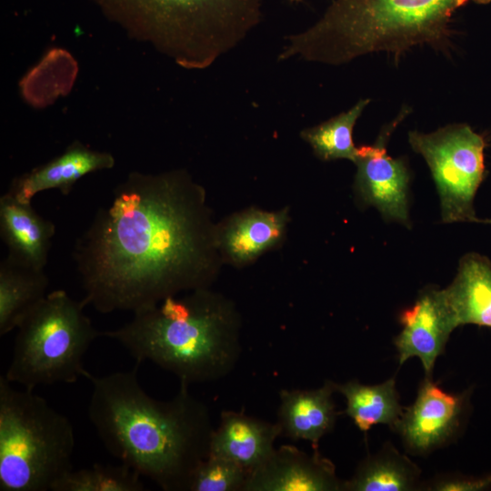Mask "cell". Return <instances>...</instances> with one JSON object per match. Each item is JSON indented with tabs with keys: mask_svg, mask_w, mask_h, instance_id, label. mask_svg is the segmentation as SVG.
Returning <instances> with one entry per match:
<instances>
[{
	"mask_svg": "<svg viewBox=\"0 0 491 491\" xmlns=\"http://www.w3.org/2000/svg\"><path fill=\"white\" fill-rule=\"evenodd\" d=\"M399 320L403 328L394 340L399 364L417 357L426 376L432 377L436 361L456 328L442 289L423 290L415 304L402 312Z\"/></svg>",
	"mask_w": 491,
	"mask_h": 491,
	"instance_id": "11",
	"label": "cell"
},
{
	"mask_svg": "<svg viewBox=\"0 0 491 491\" xmlns=\"http://www.w3.org/2000/svg\"><path fill=\"white\" fill-rule=\"evenodd\" d=\"M408 141L430 168L440 197L442 221L480 223L473 203L486 175L485 138L469 125L458 124L429 134L410 131Z\"/></svg>",
	"mask_w": 491,
	"mask_h": 491,
	"instance_id": "8",
	"label": "cell"
},
{
	"mask_svg": "<svg viewBox=\"0 0 491 491\" xmlns=\"http://www.w3.org/2000/svg\"><path fill=\"white\" fill-rule=\"evenodd\" d=\"M212 246L203 191L185 171H132L74 246L83 300L135 313L205 288Z\"/></svg>",
	"mask_w": 491,
	"mask_h": 491,
	"instance_id": "1",
	"label": "cell"
},
{
	"mask_svg": "<svg viewBox=\"0 0 491 491\" xmlns=\"http://www.w3.org/2000/svg\"><path fill=\"white\" fill-rule=\"evenodd\" d=\"M436 491H479L491 487V474L474 477L459 474H445L436 476L426 486Z\"/></svg>",
	"mask_w": 491,
	"mask_h": 491,
	"instance_id": "26",
	"label": "cell"
},
{
	"mask_svg": "<svg viewBox=\"0 0 491 491\" xmlns=\"http://www.w3.org/2000/svg\"><path fill=\"white\" fill-rule=\"evenodd\" d=\"M342 485L335 465L317 449L309 455L284 445L248 474L243 491H342Z\"/></svg>",
	"mask_w": 491,
	"mask_h": 491,
	"instance_id": "12",
	"label": "cell"
},
{
	"mask_svg": "<svg viewBox=\"0 0 491 491\" xmlns=\"http://www.w3.org/2000/svg\"><path fill=\"white\" fill-rule=\"evenodd\" d=\"M0 377V490L48 491L73 470L70 420L34 390Z\"/></svg>",
	"mask_w": 491,
	"mask_h": 491,
	"instance_id": "6",
	"label": "cell"
},
{
	"mask_svg": "<svg viewBox=\"0 0 491 491\" xmlns=\"http://www.w3.org/2000/svg\"><path fill=\"white\" fill-rule=\"evenodd\" d=\"M85 306L65 290L48 293L17 326L5 378L28 390L86 378L83 359L102 332L85 314Z\"/></svg>",
	"mask_w": 491,
	"mask_h": 491,
	"instance_id": "7",
	"label": "cell"
},
{
	"mask_svg": "<svg viewBox=\"0 0 491 491\" xmlns=\"http://www.w3.org/2000/svg\"><path fill=\"white\" fill-rule=\"evenodd\" d=\"M115 163L112 154L75 140L59 155L14 178L7 193L24 203H31L36 194L49 189L67 195L78 180L90 173L110 169Z\"/></svg>",
	"mask_w": 491,
	"mask_h": 491,
	"instance_id": "13",
	"label": "cell"
},
{
	"mask_svg": "<svg viewBox=\"0 0 491 491\" xmlns=\"http://www.w3.org/2000/svg\"><path fill=\"white\" fill-rule=\"evenodd\" d=\"M281 435L277 423L242 412L223 411L212 435L209 456L231 460L249 474L273 453Z\"/></svg>",
	"mask_w": 491,
	"mask_h": 491,
	"instance_id": "15",
	"label": "cell"
},
{
	"mask_svg": "<svg viewBox=\"0 0 491 491\" xmlns=\"http://www.w3.org/2000/svg\"><path fill=\"white\" fill-rule=\"evenodd\" d=\"M247 476L238 464L208 456L194 472L188 491H243Z\"/></svg>",
	"mask_w": 491,
	"mask_h": 491,
	"instance_id": "25",
	"label": "cell"
},
{
	"mask_svg": "<svg viewBox=\"0 0 491 491\" xmlns=\"http://www.w3.org/2000/svg\"><path fill=\"white\" fill-rule=\"evenodd\" d=\"M334 386L336 392L344 396L345 412L360 431L366 432L376 425H386L396 430L405 408L400 404L394 377L377 385L350 380L334 382Z\"/></svg>",
	"mask_w": 491,
	"mask_h": 491,
	"instance_id": "19",
	"label": "cell"
},
{
	"mask_svg": "<svg viewBox=\"0 0 491 491\" xmlns=\"http://www.w3.org/2000/svg\"><path fill=\"white\" fill-rule=\"evenodd\" d=\"M334 392L330 380L316 389H282L276 421L282 435L293 441H309L317 449L321 438L334 429L336 422Z\"/></svg>",
	"mask_w": 491,
	"mask_h": 491,
	"instance_id": "16",
	"label": "cell"
},
{
	"mask_svg": "<svg viewBox=\"0 0 491 491\" xmlns=\"http://www.w3.org/2000/svg\"><path fill=\"white\" fill-rule=\"evenodd\" d=\"M142 476L121 463L95 464L91 467L72 470L53 487L52 491H143Z\"/></svg>",
	"mask_w": 491,
	"mask_h": 491,
	"instance_id": "24",
	"label": "cell"
},
{
	"mask_svg": "<svg viewBox=\"0 0 491 491\" xmlns=\"http://www.w3.org/2000/svg\"><path fill=\"white\" fill-rule=\"evenodd\" d=\"M420 468L396 448L386 443L364 458L351 478L343 481L342 491H409L420 483Z\"/></svg>",
	"mask_w": 491,
	"mask_h": 491,
	"instance_id": "20",
	"label": "cell"
},
{
	"mask_svg": "<svg viewBox=\"0 0 491 491\" xmlns=\"http://www.w3.org/2000/svg\"><path fill=\"white\" fill-rule=\"evenodd\" d=\"M78 73L77 62L65 49L50 48L19 81L23 99L41 109L66 96Z\"/></svg>",
	"mask_w": 491,
	"mask_h": 491,
	"instance_id": "21",
	"label": "cell"
},
{
	"mask_svg": "<svg viewBox=\"0 0 491 491\" xmlns=\"http://www.w3.org/2000/svg\"><path fill=\"white\" fill-rule=\"evenodd\" d=\"M467 402L468 394L446 392L426 376L395 430L406 450L423 456L449 444L462 427Z\"/></svg>",
	"mask_w": 491,
	"mask_h": 491,
	"instance_id": "10",
	"label": "cell"
},
{
	"mask_svg": "<svg viewBox=\"0 0 491 491\" xmlns=\"http://www.w3.org/2000/svg\"><path fill=\"white\" fill-rule=\"evenodd\" d=\"M491 0H333L319 20L287 37L279 60L299 56L338 65L361 55L386 52L396 62L406 50L450 43L451 22L469 3Z\"/></svg>",
	"mask_w": 491,
	"mask_h": 491,
	"instance_id": "4",
	"label": "cell"
},
{
	"mask_svg": "<svg viewBox=\"0 0 491 491\" xmlns=\"http://www.w3.org/2000/svg\"><path fill=\"white\" fill-rule=\"evenodd\" d=\"M442 291L456 327H491V262L486 256L465 255L455 279Z\"/></svg>",
	"mask_w": 491,
	"mask_h": 491,
	"instance_id": "17",
	"label": "cell"
},
{
	"mask_svg": "<svg viewBox=\"0 0 491 491\" xmlns=\"http://www.w3.org/2000/svg\"><path fill=\"white\" fill-rule=\"evenodd\" d=\"M291 2H299L301 0H290Z\"/></svg>",
	"mask_w": 491,
	"mask_h": 491,
	"instance_id": "28",
	"label": "cell"
},
{
	"mask_svg": "<svg viewBox=\"0 0 491 491\" xmlns=\"http://www.w3.org/2000/svg\"><path fill=\"white\" fill-rule=\"evenodd\" d=\"M369 102L370 99H360L348 111L303 130L302 138L310 144L316 155L323 160L348 159L355 163L357 147L353 142V129Z\"/></svg>",
	"mask_w": 491,
	"mask_h": 491,
	"instance_id": "23",
	"label": "cell"
},
{
	"mask_svg": "<svg viewBox=\"0 0 491 491\" xmlns=\"http://www.w3.org/2000/svg\"><path fill=\"white\" fill-rule=\"evenodd\" d=\"M141 364L104 376L88 374L87 414L107 451L165 491H188L208 457L214 432L209 407L180 387L169 400L149 396L138 381Z\"/></svg>",
	"mask_w": 491,
	"mask_h": 491,
	"instance_id": "2",
	"label": "cell"
},
{
	"mask_svg": "<svg viewBox=\"0 0 491 491\" xmlns=\"http://www.w3.org/2000/svg\"><path fill=\"white\" fill-rule=\"evenodd\" d=\"M133 314L128 323L102 336L118 342L136 363L151 361L182 383L223 378L240 358L237 315L205 288L168 296Z\"/></svg>",
	"mask_w": 491,
	"mask_h": 491,
	"instance_id": "3",
	"label": "cell"
},
{
	"mask_svg": "<svg viewBox=\"0 0 491 491\" xmlns=\"http://www.w3.org/2000/svg\"><path fill=\"white\" fill-rule=\"evenodd\" d=\"M407 113V108H403L373 145L357 147L355 187L363 202L376 207L385 218L408 226L409 171L406 161L388 155L386 147L393 130Z\"/></svg>",
	"mask_w": 491,
	"mask_h": 491,
	"instance_id": "9",
	"label": "cell"
},
{
	"mask_svg": "<svg viewBox=\"0 0 491 491\" xmlns=\"http://www.w3.org/2000/svg\"><path fill=\"white\" fill-rule=\"evenodd\" d=\"M126 35L185 69H205L262 17V0H87Z\"/></svg>",
	"mask_w": 491,
	"mask_h": 491,
	"instance_id": "5",
	"label": "cell"
},
{
	"mask_svg": "<svg viewBox=\"0 0 491 491\" xmlns=\"http://www.w3.org/2000/svg\"><path fill=\"white\" fill-rule=\"evenodd\" d=\"M480 223H487V224H491V219H481Z\"/></svg>",
	"mask_w": 491,
	"mask_h": 491,
	"instance_id": "27",
	"label": "cell"
},
{
	"mask_svg": "<svg viewBox=\"0 0 491 491\" xmlns=\"http://www.w3.org/2000/svg\"><path fill=\"white\" fill-rule=\"evenodd\" d=\"M44 269L21 265L5 256L0 262V336L17 328L47 295Z\"/></svg>",
	"mask_w": 491,
	"mask_h": 491,
	"instance_id": "18",
	"label": "cell"
},
{
	"mask_svg": "<svg viewBox=\"0 0 491 491\" xmlns=\"http://www.w3.org/2000/svg\"><path fill=\"white\" fill-rule=\"evenodd\" d=\"M55 225L40 215L31 203L9 193L0 197V236L7 257L21 265L44 269L48 259Z\"/></svg>",
	"mask_w": 491,
	"mask_h": 491,
	"instance_id": "14",
	"label": "cell"
},
{
	"mask_svg": "<svg viewBox=\"0 0 491 491\" xmlns=\"http://www.w3.org/2000/svg\"><path fill=\"white\" fill-rule=\"evenodd\" d=\"M286 223L285 212L249 211L229 225L224 235V246L233 260H251L281 238Z\"/></svg>",
	"mask_w": 491,
	"mask_h": 491,
	"instance_id": "22",
	"label": "cell"
}]
</instances>
